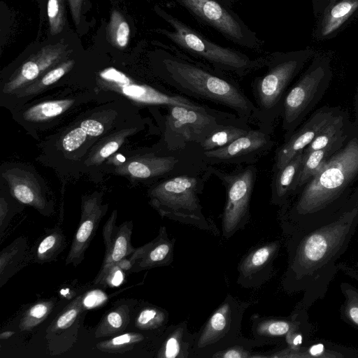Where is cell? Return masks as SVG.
Segmentation results:
<instances>
[{
	"instance_id": "obj_38",
	"label": "cell",
	"mask_w": 358,
	"mask_h": 358,
	"mask_svg": "<svg viewBox=\"0 0 358 358\" xmlns=\"http://www.w3.org/2000/svg\"><path fill=\"white\" fill-rule=\"evenodd\" d=\"M108 38L110 43L119 48H125L129 42L130 28L122 14L113 10L107 27Z\"/></svg>"
},
{
	"instance_id": "obj_46",
	"label": "cell",
	"mask_w": 358,
	"mask_h": 358,
	"mask_svg": "<svg viewBox=\"0 0 358 358\" xmlns=\"http://www.w3.org/2000/svg\"><path fill=\"white\" fill-rule=\"evenodd\" d=\"M80 127L90 136H99L104 131L103 124L97 120H85L80 123Z\"/></svg>"
},
{
	"instance_id": "obj_12",
	"label": "cell",
	"mask_w": 358,
	"mask_h": 358,
	"mask_svg": "<svg viewBox=\"0 0 358 358\" xmlns=\"http://www.w3.org/2000/svg\"><path fill=\"white\" fill-rule=\"evenodd\" d=\"M308 319V310L298 307L288 317L254 315L251 317L252 333L254 339L264 345L280 342L284 350L295 351L306 344L314 332Z\"/></svg>"
},
{
	"instance_id": "obj_52",
	"label": "cell",
	"mask_w": 358,
	"mask_h": 358,
	"mask_svg": "<svg viewBox=\"0 0 358 358\" xmlns=\"http://www.w3.org/2000/svg\"><path fill=\"white\" fill-rule=\"evenodd\" d=\"M331 1H335V0H331Z\"/></svg>"
},
{
	"instance_id": "obj_47",
	"label": "cell",
	"mask_w": 358,
	"mask_h": 358,
	"mask_svg": "<svg viewBox=\"0 0 358 358\" xmlns=\"http://www.w3.org/2000/svg\"><path fill=\"white\" fill-rule=\"evenodd\" d=\"M339 271L358 282V260L354 262H339L337 265Z\"/></svg>"
},
{
	"instance_id": "obj_23",
	"label": "cell",
	"mask_w": 358,
	"mask_h": 358,
	"mask_svg": "<svg viewBox=\"0 0 358 358\" xmlns=\"http://www.w3.org/2000/svg\"><path fill=\"white\" fill-rule=\"evenodd\" d=\"M304 153L299 152L289 162L273 171L271 203L280 208L294 195Z\"/></svg>"
},
{
	"instance_id": "obj_29",
	"label": "cell",
	"mask_w": 358,
	"mask_h": 358,
	"mask_svg": "<svg viewBox=\"0 0 358 358\" xmlns=\"http://www.w3.org/2000/svg\"><path fill=\"white\" fill-rule=\"evenodd\" d=\"M287 357L302 358H357L358 350L327 341H308Z\"/></svg>"
},
{
	"instance_id": "obj_31",
	"label": "cell",
	"mask_w": 358,
	"mask_h": 358,
	"mask_svg": "<svg viewBox=\"0 0 358 358\" xmlns=\"http://www.w3.org/2000/svg\"><path fill=\"white\" fill-rule=\"evenodd\" d=\"M352 122L347 111L343 110L303 150L304 153L323 148L333 141L343 137Z\"/></svg>"
},
{
	"instance_id": "obj_44",
	"label": "cell",
	"mask_w": 358,
	"mask_h": 358,
	"mask_svg": "<svg viewBox=\"0 0 358 358\" xmlns=\"http://www.w3.org/2000/svg\"><path fill=\"white\" fill-rule=\"evenodd\" d=\"M108 301V295L101 289H95L82 296L83 310L93 309L103 306Z\"/></svg>"
},
{
	"instance_id": "obj_1",
	"label": "cell",
	"mask_w": 358,
	"mask_h": 358,
	"mask_svg": "<svg viewBox=\"0 0 358 358\" xmlns=\"http://www.w3.org/2000/svg\"><path fill=\"white\" fill-rule=\"evenodd\" d=\"M357 227L358 187L327 222L308 229L282 231L288 259L281 285L288 293H303L296 307L308 310L325 296Z\"/></svg>"
},
{
	"instance_id": "obj_27",
	"label": "cell",
	"mask_w": 358,
	"mask_h": 358,
	"mask_svg": "<svg viewBox=\"0 0 358 358\" xmlns=\"http://www.w3.org/2000/svg\"><path fill=\"white\" fill-rule=\"evenodd\" d=\"M350 128V126L343 137L333 141L327 146L308 153L303 152V160L298 178L294 195L317 173L330 157L339 149L347 138Z\"/></svg>"
},
{
	"instance_id": "obj_8",
	"label": "cell",
	"mask_w": 358,
	"mask_h": 358,
	"mask_svg": "<svg viewBox=\"0 0 358 358\" xmlns=\"http://www.w3.org/2000/svg\"><path fill=\"white\" fill-rule=\"evenodd\" d=\"M250 302L227 294L223 302L195 333L189 358L213 357L240 338L243 315Z\"/></svg>"
},
{
	"instance_id": "obj_39",
	"label": "cell",
	"mask_w": 358,
	"mask_h": 358,
	"mask_svg": "<svg viewBox=\"0 0 358 358\" xmlns=\"http://www.w3.org/2000/svg\"><path fill=\"white\" fill-rule=\"evenodd\" d=\"M73 60H68L61 63L47 72L37 82L27 87L23 92H20L22 95L37 92L42 88L52 85L73 67Z\"/></svg>"
},
{
	"instance_id": "obj_48",
	"label": "cell",
	"mask_w": 358,
	"mask_h": 358,
	"mask_svg": "<svg viewBox=\"0 0 358 358\" xmlns=\"http://www.w3.org/2000/svg\"><path fill=\"white\" fill-rule=\"evenodd\" d=\"M82 3L83 0H69L71 15L76 25L80 21Z\"/></svg>"
},
{
	"instance_id": "obj_4",
	"label": "cell",
	"mask_w": 358,
	"mask_h": 358,
	"mask_svg": "<svg viewBox=\"0 0 358 358\" xmlns=\"http://www.w3.org/2000/svg\"><path fill=\"white\" fill-rule=\"evenodd\" d=\"M156 11L172 28L158 29L156 32L165 36L176 48L218 71L243 78L266 65L267 55L253 58L238 50L220 45L165 10L157 7Z\"/></svg>"
},
{
	"instance_id": "obj_43",
	"label": "cell",
	"mask_w": 358,
	"mask_h": 358,
	"mask_svg": "<svg viewBox=\"0 0 358 358\" xmlns=\"http://www.w3.org/2000/svg\"><path fill=\"white\" fill-rule=\"evenodd\" d=\"M87 133L80 127L70 131L62 140L63 148L68 152H72L85 141Z\"/></svg>"
},
{
	"instance_id": "obj_24",
	"label": "cell",
	"mask_w": 358,
	"mask_h": 358,
	"mask_svg": "<svg viewBox=\"0 0 358 358\" xmlns=\"http://www.w3.org/2000/svg\"><path fill=\"white\" fill-rule=\"evenodd\" d=\"M195 333L187 329V321L168 327L157 351L159 358H189Z\"/></svg>"
},
{
	"instance_id": "obj_20",
	"label": "cell",
	"mask_w": 358,
	"mask_h": 358,
	"mask_svg": "<svg viewBox=\"0 0 358 358\" xmlns=\"http://www.w3.org/2000/svg\"><path fill=\"white\" fill-rule=\"evenodd\" d=\"M117 210H114L103 227L102 235L105 245V255L99 272L132 254L136 248L131 243L133 222L127 221L116 224Z\"/></svg>"
},
{
	"instance_id": "obj_17",
	"label": "cell",
	"mask_w": 358,
	"mask_h": 358,
	"mask_svg": "<svg viewBox=\"0 0 358 358\" xmlns=\"http://www.w3.org/2000/svg\"><path fill=\"white\" fill-rule=\"evenodd\" d=\"M281 242L270 241L253 247L243 257L238 266L237 282L242 287H256L268 281L273 275V262Z\"/></svg>"
},
{
	"instance_id": "obj_19",
	"label": "cell",
	"mask_w": 358,
	"mask_h": 358,
	"mask_svg": "<svg viewBox=\"0 0 358 358\" xmlns=\"http://www.w3.org/2000/svg\"><path fill=\"white\" fill-rule=\"evenodd\" d=\"M66 52V46L62 42L42 48L24 63L5 84L3 92H13L29 82L36 80L45 71L59 62Z\"/></svg>"
},
{
	"instance_id": "obj_32",
	"label": "cell",
	"mask_w": 358,
	"mask_h": 358,
	"mask_svg": "<svg viewBox=\"0 0 358 358\" xmlns=\"http://www.w3.org/2000/svg\"><path fill=\"white\" fill-rule=\"evenodd\" d=\"M358 8V0H343L331 8L322 22V34L327 36L338 29Z\"/></svg>"
},
{
	"instance_id": "obj_35",
	"label": "cell",
	"mask_w": 358,
	"mask_h": 358,
	"mask_svg": "<svg viewBox=\"0 0 358 358\" xmlns=\"http://www.w3.org/2000/svg\"><path fill=\"white\" fill-rule=\"evenodd\" d=\"M55 299H43L30 306L24 313L19 323L21 331H30L43 322L52 312Z\"/></svg>"
},
{
	"instance_id": "obj_25",
	"label": "cell",
	"mask_w": 358,
	"mask_h": 358,
	"mask_svg": "<svg viewBox=\"0 0 358 358\" xmlns=\"http://www.w3.org/2000/svg\"><path fill=\"white\" fill-rule=\"evenodd\" d=\"M31 258L26 238L21 236L3 248L0 255V287L24 268Z\"/></svg>"
},
{
	"instance_id": "obj_11",
	"label": "cell",
	"mask_w": 358,
	"mask_h": 358,
	"mask_svg": "<svg viewBox=\"0 0 358 358\" xmlns=\"http://www.w3.org/2000/svg\"><path fill=\"white\" fill-rule=\"evenodd\" d=\"M330 80L331 73L328 67L318 64L310 68L288 90L280 115L285 132L284 141L289 138L321 100Z\"/></svg>"
},
{
	"instance_id": "obj_33",
	"label": "cell",
	"mask_w": 358,
	"mask_h": 358,
	"mask_svg": "<svg viewBox=\"0 0 358 358\" xmlns=\"http://www.w3.org/2000/svg\"><path fill=\"white\" fill-rule=\"evenodd\" d=\"M73 102V99H62L40 103L27 110L23 117L30 122L47 120L63 113Z\"/></svg>"
},
{
	"instance_id": "obj_37",
	"label": "cell",
	"mask_w": 358,
	"mask_h": 358,
	"mask_svg": "<svg viewBox=\"0 0 358 358\" xmlns=\"http://www.w3.org/2000/svg\"><path fill=\"white\" fill-rule=\"evenodd\" d=\"M145 339L142 334L124 333L96 344L98 350L103 352L121 354L131 350L136 345Z\"/></svg>"
},
{
	"instance_id": "obj_40",
	"label": "cell",
	"mask_w": 358,
	"mask_h": 358,
	"mask_svg": "<svg viewBox=\"0 0 358 358\" xmlns=\"http://www.w3.org/2000/svg\"><path fill=\"white\" fill-rule=\"evenodd\" d=\"M263 345H264L263 343L255 339L249 340L241 336L236 343L216 353L212 358H249L252 357L254 348Z\"/></svg>"
},
{
	"instance_id": "obj_26",
	"label": "cell",
	"mask_w": 358,
	"mask_h": 358,
	"mask_svg": "<svg viewBox=\"0 0 358 358\" xmlns=\"http://www.w3.org/2000/svg\"><path fill=\"white\" fill-rule=\"evenodd\" d=\"M252 128L250 122L237 116L220 124L199 144L203 151L217 150L245 135Z\"/></svg>"
},
{
	"instance_id": "obj_5",
	"label": "cell",
	"mask_w": 358,
	"mask_h": 358,
	"mask_svg": "<svg viewBox=\"0 0 358 358\" xmlns=\"http://www.w3.org/2000/svg\"><path fill=\"white\" fill-rule=\"evenodd\" d=\"M212 175L209 165L199 174L181 175L158 182L148 190L150 204L163 217L217 235L216 225L203 213L199 196Z\"/></svg>"
},
{
	"instance_id": "obj_41",
	"label": "cell",
	"mask_w": 358,
	"mask_h": 358,
	"mask_svg": "<svg viewBox=\"0 0 358 358\" xmlns=\"http://www.w3.org/2000/svg\"><path fill=\"white\" fill-rule=\"evenodd\" d=\"M125 271L116 263L99 272L93 282L103 287H115L123 283Z\"/></svg>"
},
{
	"instance_id": "obj_13",
	"label": "cell",
	"mask_w": 358,
	"mask_h": 358,
	"mask_svg": "<svg viewBox=\"0 0 358 358\" xmlns=\"http://www.w3.org/2000/svg\"><path fill=\"white\" fill-rule=\"evenodd\" d=\"M272 134L258 127L250 129L227 145L217 150L203 151L206 162L216 164H255L274 146Z\"/></svg>"
},
{
	"instance_id": "obj_34",
	"label": "cell",
	"mask_w": 358,
	"mask_h": 358,
	"mask_svg": "<svg viewBox=\"0 0 358 358\" xmlns=\"http://www.w3.org/2000/svg\"><path fill=\"white\" fill-rule=\"evenodd\" d=\"M169 321L168 312L160 307L148 305L143 307L135 318V326L139 329L154 331L166 329Z\"/></svg>"
},
{
	"instance_id": "obj_50",
	"label": "cell",
	"mask_w": 358,
	"mask_h": 358,
	"mask_svg": "<svg viewBox=\"0 0 358 358\" xmlns=\"http://www.w3.org/2000/svg\"><path fill=\"white\" fill-rule=\"evenodd\" d=\"M14 333L15 332L12 331H3L0 334V339L1 340H6V339L9 338L10 337H11L14 334Z\"/></svg>"
},
{
	"instance_id": "obj_30",
	"label": "cell",
	"mask_w": 358,
	"mask_h": 358,
	"mask_svg": "<svg viewBox=\"0 0 358 358\" xmlns=\"http://www.w3.org/2000/svg\"><path fill=\"white\" fill-rule=\"evenodd\" d=\"M130 320V306L124 303L110 310L95 331V337H110L123 334Z\"/></svg>"
},
{
	"instance_id": "obj_3",
	"label": "cell",
	"mask_w": 358,
	"mask_h": 358,
	"mask_svg": "<svg viewBox=\"0 0 358 358\" xmlns=\"http://www.w3.org/2000/svg\"><path fill=\"white\" fill-rule=\"evenodd\" d=\"M161 46L157 69L166 83L185 96L224 106L257 125V108L236 80L173 45Z\"/></svg>"
},
{
	"instance_id": "obj_36",
	"label": "cell",
	"mask_w": 358,
	"mask_h": 358,
	"mask_svg": "<svg viewBox=\"0 0 358 358\" xmlns=\"http://www.w3.org/2000/svg\"><path fill=\"white\" fill-rule=\"evenodd\" d=\"M344 301L341 306V317L348 324L358 330V288L348 282L340 285Z\"/></svg>"
},
{
	"instance_id": "obj_51",
	"label": "cell",
	"mask_w": 358,
	"mask_h": 358,
	"mask_svg": "<svg viewBox=\"0 0 358 358\" xmlns=\"http://www.w3.org/2000/svg\"><path fill=\"white\" fill-rule=\"evenodd\" d=\"M229 7L231 8L236 3H237L239 0H221Z\"/></svg>"
},
{
	"instance_id": "obj_7",
	"label": "cell",
	"mask_w": 358,
	"mask_h": 358,
	"mask_svg": "<svg viewBox=\"0 0 358 358\" xmlns=\"http://www.w3.org/2000/svg\"><path fill=\"white\" fill-rule=\"evenodd\" d=\"M166 108L167 113L160 147L168 150L199 145L220 124L238 116L209 107L196 109L170 105Z\"/></svg>"
},
{
	"instance_id": "obj_15",
	"label": "cell",
	"mask_w": 358,
	"mask_h": 358,
	"mask_svg": "<svg viewBox=\"0 0 358 358\" xmlns=\"http://www.w3.org/2000/svg\"><path fill=\"white\" fill-rule=\"evenodd\" d=\"M341 107L324 106L315 110L275 152L272 172L303 150L342 112Z\"/></svg>"
},
{
	"instance_id": "obj_2",
	"label": "cell",
	"mask_w": 358,
	"mask_h": 358,
	"mask_svg": "<svg viewBox=\"0 0 358 358\" xmlns=\"http://www.w3.org/2000/svg\"><path fill=\"white\" fill-rule=\"evenodd\" d=\"M358 187V124L317 173L280 207L283 231L304 230L331 219Z\"/></svg>"
},
{
	"instance_id": "obj_10",
	"label": "cell",
	"mask_w": 358,
	"mask_h": 358,
	"mask_svg": "<svg viewBox=\"0 0 358 358\" xmlns=\"http://www.w3.org/2000/svg\"><path fill=\"white\" fill-rule=\"evenodd\" d=\"M197 21L212 28L231 43L261 51L264 41L221 0H173Z\"/></svg>"
},
{
	"instance_id": "obj_18",
	"label": "cell",
	"mask_w": 358,
	"mask_h": 358,
	"mask_svg": "<svg viewBox=\"0 0 358 358\" xmlns=\"http://www.w3.org/2000/svg\"><path fill=\"white\" fill-rule=\"evenodd\" d=\"M83 311L82 296H79L68 304L48 326L45 339L51 355H61L75 343Z\"/></svg>"
},
{
	"instance_id": "obj_42",
	"label": "cell",
	"mask_w": 358,
	"mask_h": 358,
	"mask_svg": "<svg viewBox=\"0 0 358 358\" xmlns=\"http://www.w3.org/2000/svg\"><path fill=\"white\" fill-rule=\"evenodd\" d=\"M47 13L51 34H59L64 26V0H48Z\"/></svg>"
},
{
	"instance_id": "obj_16",
	"label": "cell",
	"mask_w": 358,
	"mask_h": 358,
	"mask_svg": "<svg viewBox=\"0 0 358 358\" xmlns=\"http://www.w3.org/2000/svg\"><path fill=\"white\" fill-rule=\"evenodd\" d=\"M107 210L108 205L102 204L100 194L83 196L80 220L65 260L66 265L76 267L83 262Z\"/></svg>"
},
{
	"instance_id": "obj_21",
	"label": "cell",
	"mask_w": 358,
	"mask_h": 358,
	"mask_svg": "<svg viewBox=\"0 0 358 358\" xmlns=\"http://www.w3.org/2000/svg\"><path fill=\"white\" fill-rule=\"evenodd\" d=\"M176 239L171 240L165 227L159 228L156 238L146 244L136 248L128 256L131 264L129 273L170 265L173 260V248Z\"/></svg>"
},
{
	"instance_id": "obj_45",
	"label": "cell",
	"mask_w": 358,
	"mask_h": 358,
	"mask_svg": "<svg viewBox=\"0 0 358 358\" xmlns=\"http://www.w3.org/2000/svg\"><path fill=\"white\" fill-rule=\"evenodd\" d=\"M124 138V136L122 134L108 141L96 153L94 160L96 162H101L115 152L122 143Z\"/></svg>"
},
{
	"instance_id": "obj_6",
	"label": "cell",
	"mask_w": 358,
	"mask_h": 358,
	"mask_svg": "<svg viewBox=\"0 0 358 358\" xmlns=\"http://www.w3.org/2000/svg\"><path fill=\"white\" fill-rule=\"evenodd\" d=\"M302 64L303 61L297 55L278 52L267 55L266 71L252 83L258 111V127L273 133L275 123L280 117L289 85Z\"/></svg>"
},
{
	"instance_id": "obj_9",
	"label": "cell",
	"mask_w": 358,
	"mask_h": 358,
	"mask_svg": "<svg viewBox=\"0 0 358 358\" xmlns=\"http://www.w3.org/2000/svg\"><path fill=\"white\" fill-rule=\"evenodd\" d=\"M213 175L223 184L225 203L222 218V234L229 238L242 229L250 218V206L257 169L255 164L240 166L227 172L211 166Z\"/></svg>"
},
{
	"instance_id": "obj_14",
	"label": "cell",
	"mask_w": 358,
	"mask_h": 358,
	"mask_svg": "<svg viewBox=\"0 0 358 358\" xmlns=\"http://www.w3.org/2000/svg\"><path fill=\"white\" fill-rule=\"evenodd\" d=\"M99 76L106 83V86L110 87L137 103L165 107L170 105H180L196 109L208 108L183 95L171 94L160 91L148 85L136 83L124 73L113 67L101 71Z\"/></svg>"
},
{
	"instance_id": "obj_22",
	"label": "cell",
	"mask_w": 358,
	"mask_h": 358,
	"mask_svg": "<svg viewBox=\"0 0 358 358\" xmlns=\"http://www.w3.org/2000/svg\"><path fill=\"white\" fill-rule=\"evenodd\" d=\"M7 180L12 195L20 202L32 206L41 214H52V205L43 195L41 189L29 173L18 169L8 170L3 173Z\"/></svg>"
},
{
	"instance_id": "obj_49",
	"label": "cell",
	"mask_w": 358,
	"mask_h": 358,
	"mask_svg": "<svg viewBox=\"0 0 358 358\" xmlns=\"http://www.w3.org/2000/svg\"><path fill=\"white\" fill-rule=\"evenodd\" d=\"M355 119L354 122L358 124V87L356 90L355 96Z\"/></svg>"
},
{
	"instance_id": "obj_28",
	"label": "cell",
	"mask_w": 358,
	"mask_h": 358,
	"mask_svg": "<svg viewBox=\"0 0 358 358\" xmlns=\"http://www.w3.org/2000/svg\"><path fill=\"white\" fill-rule=\"evenodd\" d=\"M66 236L59 226L48 229L31 249L33 261L37 264L55 261L66 247Z\"/></svg>"
}]
</instances>
